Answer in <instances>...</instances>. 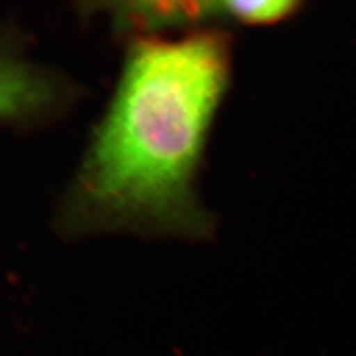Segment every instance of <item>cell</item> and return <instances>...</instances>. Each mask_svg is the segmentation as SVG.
I'll list each match as a JSON object with an SVG mask.
<instances>
[{"instance_id": "2", "label": "cell", "mask_w": 356, "mask_h": 356, "mask_svg": "<svg viewBox=\"0 0 356 356\" xmlns=\"http://www.w3.org/2000/svg\"><path fill=\"white\" fill-rule=\"evenodd\" d=\"M56 99L51 78L33 65L0 53V120L35 116Z\"/></svg>"}, {"instance_id": "3", "label": "cell", "mask_w": 356, "mask_h": 356, "mask_svg": "<svg viewBox=\"0 0 356 356\" xmlns=\"http://www.w3.org/2000/svg\"><path fill=\"white\" fill-rule=\"evenodd\" d=\"M298 8L291 0H238L220 3V13L245 24H269L288 17Z\"/></svg>"}, {"instance_id": "1", "label": "cell", "mask_w": 356, "mask_h": 356, "mask_svg": "<svg viewBox=\"0 0 356 356\" xmlns=\"http://www.w3.org/2000/svg\"><path fill=\"white\" fill-rule=\"evenodd\" d=\"M229 67L222 35L138 44L78 172V214L107 229L204 231L193 179Z\"/></svg>"}]
</instances>
